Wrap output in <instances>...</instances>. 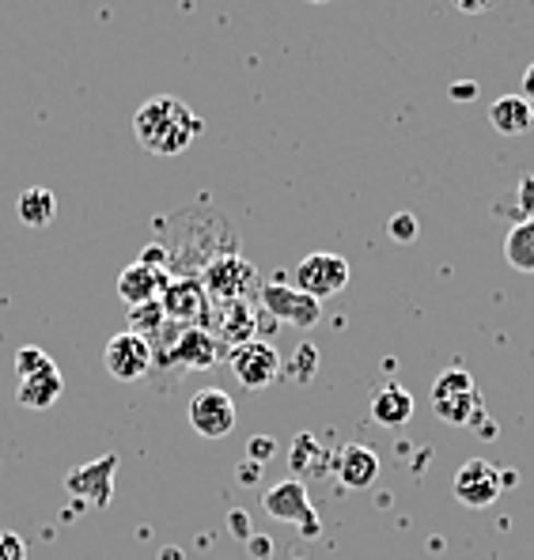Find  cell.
<instances>
[{
  "instance_id": "obj_1",
  "label": "cell",
  "mask_w": 534,
  "mask_h": 560,
  "mask_svg": "<svg viewBox=\"0 0 534 560\" xmlns=\"http://www.w3.org/2000/svg\"><path fill=\"white\" fill-rule=\"evenodd\" d=\"M134 133L152 155H183L201 137V118L175 95H152L134 114Z\"/></svg>"
},
{
  "instance_id": "obj_2",
  "label": "cell",
  "mask_w": 534,
  "mask_h": 560,
  "mask_svg": "<svg viewBox=\"0 0 534 560\" xmlns=\"http://www.w3.org/2000/svg\"><path fill=\"white\" fill-rule=\"evenodd\" d=\"M201 284L209 292L212 307H224V303H258V292H262V280H258V269L251 266L240 254H220L205 266L201 273Z\"/></svg>"
},
{
  "instance_id": "obj_3",
  "label": "cell",
  "mask_w": 534,
  "mask_h": 560,
  "mask_svg": "<svg viewBox=\"0 0 534 560\" xmlns=\"http://www.w3.org/2000/svg\"><path fill=\"white\" fill-rule=\"evenodd\" d=\"M15 375H20L15 398H20V406H27V409H49L65 390L61 368L49 360V352L35 349V345L15 352Z\"/></svg>"
},
{
  "instance_id": "obj_4",
  "label": "cell",
  "mask_w": 534,
  "mask_h": 560,
  "mask_svg": "<svg viewBox=\"0 0 534 560\" xmlns=\"http://www.w3.org/2000/svg\"><path fill=\"white\" fill-rule=\"evenodd\" d=\"M432 409L448 424H474L481 417V390L466 372L451 368L432 383Z\"/></svg>"
},
{
  "instance_id": "obj_5",
  "label": "cell",
  "mask_w": 534,
  "mask_h": 560,
  "mask_svg": "<svg viewBox=\"0 0 534 560\" xmlns=\"http://www.w3.org/2000/svg\"><path fill=\"white\" fill-rule=\"evenodd\" d=\"M103 364H106V375L118 378V383H141L155 364V349L141 334L121 329V334H114L111 341H106Z\"/></svg>"
},
{
  "instance_id": "obj_6",
  "label": "cell",
  "mask_w": 534,
  "mask_h": 560,
  "mask_svg": "<svg viewBox=\"0 0 534 560\" xmlns=\"http://www.w3.org/2000/svg\"><path fill=\"white\" fill-rule=\"evenodd\" d=\"M258 307L266 311L269 318H277V323H285V326H295V329H311L323 318V303L292 284H262Z\"/></svg>"
},
{
  "instance_id": "obj_7",
  "label": "cell",
  "mask_w": 534,
  "mask_h": 560,
  "mask_svg": "<svg viewBox=\"0 0 534 560\" xmlns=\"http://www.w3.org/2000/svg\"><path fill=\"white\" fill-rule=\"evenodd\" d=\"M345 284H349V261H345L341 254H330V250L307 254L292 273V288L315 295L318 303L330 300V295H338Z\"/></svg>"
},
{
  "instance_id": "obj_8",
  "label": "cell",
  "mask_w": 534,
  "mask_h": 560,
  "mask_svg": "<svg viewBox=\"0 0 534 560\" xmlns=\"http://www.w3.org/2000/svg\"><path fill=\"white\" fill-rule=\"evenodd\" d=\"M220 357H228L224 345H220L217 334H212V329H205V326L175 329V345L155 352V360H160V364H175V368H212Z\"/></svg>"
},
{
  "instance_id": "obj_9",
  "label": "cell",
  "mask_w": 534,
  "mask_h": 560,
  "mask_svg": "<svg viewBox=\"0 0 534 560\" xmlns=\"http://www.w3.org/2000/svg\"><path fill=\"white\" fill-rule=\"evenodd\" d=\"M228 364H232L235 378H240L246 390H266V386H274L277 375H281V357H277L274 345L262 341V337H254V341L228 352Z\"/></svg>"
},
{
  "instance_id": "obj_10",
  "label": "cell",
  "mask_w": 534,
  "mask_h": 560,
  "mask_svg": "<svg viewBox=\"0 0 534 560\" xmlns=\"http://www.w3.org/2000/svg\"><path fill=\"white\" fill-rule=\"evenodd\" d=\"M190 428L205 440H224L235 432V401L220 386H205L190 398Z\"/></svg>"
},
{
  "instance_id": "obj_11",
  "label": "cell",
  "mask_w": 534,
  "mask_h": 560,
  "mask_svg": "<svg viewBox=\"0 0 534 560\" xmlns=\"http://www.w3.org/2000/svg\"><path fill=\"white\" fill-rule=\"evenodd\" d=\"M160 303H163V315L178 326H205L209 318V292H205L201 277H178V280H167V288L160 292Z\"/></svg>"
},
{
  "instance_id": "obj_12",
  "label": "cell",
  "mask_w": 534,
  "mask_h": 560,
  "mask_svg": "<svg viewBox=\"0 0 534 560\" xmlns=\"http://www.w3.org/2000/svg\"><path fill=\"white\" fill-rule=\"evenodd\" d=\"M266 512L274 518H281V523L300 526L307 538L318 534V515H315V508H311V497H307V489H303V481H295V477L274 485V489L266 492Z\"/></svg>"
},
{
  "instance_id": "obj_13",
  "label": "cell",
  "mask_w": 534,
  "mask_h": 560,
  "mask_svg": "<svg viewBox=\"0 0 534 560\" xmlns=\"http://www.w3.org/2000/svg\"><path fill=\"white\" fill-rule=\"evenodd\" d=\"M500 497V474L497 466L486 463V458H471V463H463V469L455 474V500L463 508H489L497 504Z\"/></svg>"
},
{
  "instance_id": "obj_14",
  "label": "cell",
  "mask_w": 534,
  "mask_h": 560,
  "mask_svg": "<svg viewBox=\"0 0 534 560\" xmlns=\"http://www.w3.org/2000/svg\"><path fill=\"white\" fill-rule=\"evenodd\" d=\"M171 273L163 266H152V261L137 258L134 266H126L118 273V295L129 303V307H141V303L160 300V292L167 288Z\"/></svg>"
},
{
  "instance_id": "obj_15",
  "label": "cell",
  "mask_w": 534,
  "mask_h": 560,
  "mask_svg": "<svg viewBox=\"0 0 534 560\" xmlns=\"http://www.w3.org/2000/svg\"><path fill=\"white\" fill-rule=\"evenodd\" d=\"M334 469H338L345 489H372L380 477V455L364 443H349V447H341Z\"/></svg>"
},
{
  "instance_id": "obj_16",
  "label": "cell",
  "mask_w": 534,
  "mask_h": 560,
  "mask_svg": "<svg viewBox=\"0 0 534 560\" xmlns=\"http://www.w3.org/2000/svg\"><path fill=\"white\" fill-rule=\"evenodd\" d=\"M254 329H258V315H254L251 303H224L220 307V323H217V341L228 345V352L240 349V345L254 341Z\"/></svg>"
},
{
  "instance_id": "obj_17",
  "label": "cell",
  "mask_w": 534,
  "mask_h": 560,
  "mask_svg": "<svg viewBox=\"0 0 534 560\" xmlns=\"http://www.w3.org/2000/svg\"><path fill=\"white\" fill-rule=\"evenodd\" d=\"M489 121L497 133L504 137H523L534 126V110L523 95H500L497 103L489 106Z\"/></svg>"
},
{
  "instance_id": "obj_18",
  "label": "cell",
  "mask_w": 534,
  "mask_h": 560,
  "mask_svg": "<svg viewBox=\"0 0 534 560\" xmlns=\"http://www.w3.org/2000/svg\"><path fill=\"white\" fill-rule=\"evenodd\" d=\"M372 417L380 420V424H387V428L406 424V420L414 417V394H409L406 386H398V383H383L380 390H375V398H372Z\"/></svg>"
},
{
  "instance_id": "obj_19",
  "label": "cell",
  "mask_w": 534,
  "mask_h": 560,
  "mask_svg": "<svg viewBox=\"0 0 534 560\" xmlns=\"http://www.w3.org/2000/svg\"><path fill=\"white\" fill-rule=\"evenodd\" d=\"M15 212H20V220L27 228H46V224H54V217H57V197L43 186H31L27 194H20Z\"/></svg>"
},
{
  "instance_id": "obj_20",
  "label": "cell",
  "mask_w": 534,
  "mask_h": 560,
  "mask_svg": "<svg viewBox=\"0 0 534 560\" xmlns=\"http://www.w3.org/2000/svg\"><path fill=\"white\" fill-rule=\"evenodd\" d=\"M504 258L520 273H534V220H520L504 238Z\"/></svg>"
},
{
  "instance_id": "obj_21",
  "label": "cell",
  "mask_w": 534,
  "mask_h": 560,
  "mask_svg": "<svg viewBox=\"0 0 534 560\" xmlns=\"http://www.w3.org/2000/svg\"><path fill=\"white\" fill-rule=\"evenodd\" d=\"M171 326V318L163 315V303L152 300V303H141V307H129V329L141 334L144 341H160V334Z\"/></svg>"
},
{
  "instance_id": "obj_22",
  "label": "cell",
  "mask_w": 534,
  "mask_h": 560,
  "mask_svg": "<svg viewBox=\"0 0 534 560\" xmlns=\"http://www.w3.org/2000/svg\"><path fill=\"white\" fill-rule=\"evenodd\" d=\"M111 477H114V458H103V463L88 466L84 474L69 477V489H77V492H92L95 489V500L103 504V500L111 497V485H106Z\"/></svg>"
},
{
  "instance_id": "obj_23",
  "label": "cell",
  "mask_w": 534,
  "mask_h": 560,
  "mask_svg": "<svg viewBox=\"0 0 534 560\" xmlns=\"http://www.w3.org/2000/svg\"><path fill=\"white\" fill-rule=\"evenodd\" d=\"M0 560H27V541L12 530H0Z\"/></svg>"
},
{
  "instance_id": "obj_24",
  "label": "cell",
  "mask_w": 534,
  "mask_h": 560,
  "mask_svg": "<svg viewBox=\"0 0 534 560\" xmlns=\"http://www.w3.org/2000/svg\"><path fill=\"white\" fill-rule=\"evenodd\" d=\"M391 238H398V243H409V238H417V220L409 217V212H398V217L391 220Z\"/></svg>"
},
{
  "instance_id": "obj_25",
  "label": "cell",
  "mask_w": 534,
  "mask_h": 560,
  "mask_svg": "<svg viewBox=\"0 0 534 560\" xmlns=\"http://www.w3.org/2000/svg\"><path fill=\"white\" fill-rule=\"evenodd\" d=\"M520 201H523V212H527L523 220H534V178H523L520 183Z\"/></svg>"
},
{
  "instance_id": "obj_26",
  "label": "cell",
  "mask_w": 534,
  "mask_h": 560,
  "mask_svg": "<svg viewBox=\"0 0 534 560\" xmlns=\"http://www.w3.org/2000/svg\"><path fill=\"white\" fill-rule=\"evenodd\" d=\"M458 4V12H466V15H478V12H486V8H492L497 0H455Z\"/></svg>"
},
{
  "instance_id": "obj_27",
  "label": "cell",
  "mask_w": 534,
  "mask_h": 560,
  "mask_svg": "<svg viewBox=\"0 0 534 560\" xmlns=\"http://www.w3.org/2000/svg\"><path fill=\"white\" fill-rule=\"evenodd\" d=\"M520 95L531 103V110H534V65H527V72H523V88H520Z\"/></svg>"
},
{
  "instance_id": "obj_28",
  "label": "cell",
  "mask_w": 534,
  "mask_h": 560,
  "mask_svg": "<svg viewBox=\"0 0 534 560\" xmlns=\"http://www.w3.org/2000/svg\"><path fill=\"white\" fill-rule=\"evenodd\" d=\"M451 95H455V98H471V95H478V84H458V88H451Z\"/></svg>"
},
{
  "instance_id": "obj_29",
  "label": "cell",
  "mask_w": 534,
  "mask_h": 560,
  "mask_svg": "<svg viewBox=\"0 0 534 560\" xmlns=\"http://www.w3.org/2000/svg\"><path fill=\"white\" fill-rule=\"evenodd\" d=\"M307 4H326V0H307Z\"/></svg>"
}]
</instances>
